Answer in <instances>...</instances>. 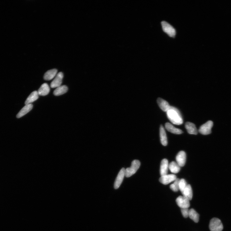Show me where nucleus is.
<instances>
[{
  "mask_svg": "<svg viewBox=\"0 0 231 231\" xmlns=\"http://www.w3.org/2000/svg\"><path fill=\"white\" fill-rule=\"evenodd\" d=\"M185 127L189 134L194 135L198 134V129L194 123L190 122H187L185 124Z\"/></svg>",
  "mask_w": 231,
  "mask_h": 231,
  "instance_id": "nucleus-14",
  "label": "nucleus"
},
{
  "mask_svg": "<svg viewBox=\"0 0 231 231\" xmlns=\"http://www.w3.org/2000/svg\"><path fill=\"white\" fill-rule=\"evenodd\" d=\"M68 90V87L65 85H61L56 88L53 92V94L56 96H58L66 93Z\"/></svg>",
  "mask_w": 231,
  "mask_h": 231,
  "instance_id": "nucleus-20",
  "label": "nucleus"
},
{
  "mask_svg": "<svg viewBox=\"0 0 231 231\" xmlns=\"http://www.w3.org/2000/svg\"><path fill=\"white\" fill-rule=\"evenodd\" d=\"M213 126L212 121L209 120L200 127L199 129V132L203 135L210 134L211 133V129Z\"/></svg>",
  "mask_w": 231,
  "mask_h": 231,
  "instance_id": "nucleus-5",
  "label": "nucleus"
},
{
  "mask_svg": "<svg viewBox=\"0 0 231 231\" xmlns=\"http://www.w3.org/2000/svg\"><path fill=\"white\" fill-rule=\"evenodd\" d=\"M181 212L184 218H186L189 217V210L188 208H181Z\"/></svg>",
  "mask_w": 231,
  "mask_h": 231,
  "instance_id": "nucleus-26",
  "label": "nucleus"
},
{
  "mask_svg": "<svg viewBox=\"0 0 231 231\" xmlns=\"http://www.w3.org/2000/svg\"><path fill=\"white\" fill-rule=\"evenodd\" d=\"M163 31L171 37H174L176 34V30L172 26L166 22L163 21L161 23Z\"/></svg>",
  "mask_w": 231,
  "mask_h": 231,
  "instance_id": "nucleus-4",
  "label": "nucleus"
},
{
  "mask_svg": "<svg viewBox=\"0 0 231 231\" xmlns=\"http://www.w3.org/2000/svg\"><path fill=\"white\" fill-rule=\"evenodd\" d=\"M190 200L184 196H180L176 200V203L178 206L181 208H188L190 206Z\"/></svg>",
  "mask_w": 231,
  "mask_h": 231,
  "instance_id": "nucleus-6",
  "label": "nucleus"
},
{
  "mask_svg": "<svg viewBox=\"0 0 231 231\" xmlns=\"http://www.w3.org/2000/svg\"><path fill=\"white\" fill-rule=\"evenodd\" d=\"M125 169L123 168L120 170L117 175L114 184V188L115 189L119 188L122 183L123 182L125 176Z\"/></svg>",
  "mask_w": 231,
  "mask_h": 231,
  "instance_id": "nucleus-8",
  "label": "nucleus"
},
{
  "mask_svg": "<svg viewBox=\"0 0 231 231\" xmlns=\"http://www.w3.org/2000/svg\"><path fill=\"white\" fill-rule=\"evenodd\" d=\"M57 72V70L56 69H51L47 71L45 73L44 76L45 80L49 81L53 79L56 76Z\"/></svg>",
  "mask_w": 231,
  "mask_h": 231,
  "instance_id": "nucleus-18",
  "label": "nucleus"
},
{
  "mask_svg": "<svg viewBox=\"0 0 231 231\" xmlns=\"http://www.w3.org/2000/svg\"><path fill=\"white\" fill-rule=\"evenodd\" d=\"M50 88L48 85L47 83L43 84L38 90V93L39 95L45 96L50 92Z\"/></svg>",
  "mask_w": 231,
  "mask_h": 231,
  "instance_id": "nucleus-17",
  "label": "nucleus"
},
{
  "mask_svg": "<svg viewBox=\"0 0 231 231\" xmlns=\"http://www.w3.org/2000/svg\"><path fill=\"white\" fill-rule=\"evenodd\" d=\"M209 229L211 231H222L223 226L221 221L217 218H213L210 221Z\"/></svg>",
  "mask_w": 231,
  "mask_h": 231,
  "instance_id": "nucleus-3",
  "label": "nucleus"
},
{
  "mask_svg": "<svg viewBox=\"0 0 231 231\" xmlns=\"http://www.w3.org/2000/svg\"><path fill=\"white\" fill-rule=\"evenodd\" d=\"M180 166L175 162H172L169 164V168L173 173H177L180 171Z\"/></svg>",
  "mask_w": 231,
  "mask_h": 231,
  "instance_id": "nucleus-22",
  "label": "nucleus"
},
{
  "mask_svg": "<svg viewBox=\"0 0 231 231\" xmlns=\"http://www.w3.org/2000/svg\"><path fill=\"white\" fill-rule=\"evenodd\" d=\"M165 127L168 131L174 134H179L183 133L181 130L176 128L171 124L169 123H166L165 124Z\"/></svg>",
  "mask_w": 231,
  "mask_h": 231,
  "instance_id": "nucleus-16",
  "label": "nucleus"
},
{
  "mask_svg": "<svg viewBox=\"0 0 231 231\" xmlns=\"http://www.w3.org/2000/svg\"><path fill=\"white\" fill-rule=\"evenodd\" d=\"M177 177L174 174H169L161 176L160 178L159 181L162 184L166 185L169 183L175 181L177 179Z\"/></svg>",
  "mask_w": 231,
  "mask_h": 231,
  "instance_id": "nucleus-9",
  "label": "nucleus"
},
{
  "mask_svg": "<svg viewBox=\"0 0 231 231\" xmlns=\"http://www.w3.org/2000/svg\"><path fill=\"white\" fill-rule=\"evenodd\" d=\"M187 185L185 179L182 178L180 180L179 183V190L182 193L183 192Z\"/></svg>",
  "mask_w": 231,
  "mask_h": 231,
  "instance_id": "nucleus-25",
  "label": "nucleus"
},
{
  "mask_svg": "<svg viewBox=\"0 0 231 231\" xmlns=\"http://www.w3.org/2000/svg\"><path fill=\"white\" fill-rule=\"evenodd\" d=\"M63 77V74L62 72L59 73L56 75L53 81L51 83V88H57L60 86L62 83Z\"/></svg>",
  "mask_w": 231,
  "mask_h": 231,
  "instance_id": "nucleus-7",
  "label": "nucleus"
},
{
  "mask_svg": "<svg viewBox=\"0 0 231 231\" xmlns=\"http://www.w3.org/2000/svg\"><path fill=\"white\" fill-rule=\"evenodd\" d=\"M169 164L167 159H163L161 162L160 172L161 176L167 175L168 173Z\"/></svg>",
  "mask_w": 231,
  "mask_h": 231,
  "instance_id": "nucleus-11",
  "label": "nucleus"
},
{
  "mask_svg": "<svg viewBox=\"0 0 231 231\" xmlns=\"http://www.w3.org/2000/svg\"><path fill=\"white\" fill-rule=\"evenodd\" d=\"M182 194L183 195L188 198L190 200L192 199L193 197V191L190 185L187 184Z\"/></svg>",
  "mask_w": 231,
  "mask_h": 231,
  "instance_id": "nucleus-21",
  "label": "nucleus"
},
{
  "mask_svg": "<svg viewBox=\"0 0 231 231\" xmlns=\"http://www.w3.org/2000/svg\"><path fill=\"white\" fill-rule=\"evenodd\" d=\"M33 105L30 104L26 105L16 115L17 118H20L27 114L33 108Z\"/></svg>",
  "mask_w": 231,
  "mask_h": 231,
  "instance_id": "nucleus-13",
  "label": "nucleus"
},
{
  "mask_svg": "<svg viewBox=\"0 0 231 231\" xmlns=\"http://www.w3.org/2000/svg\"><path fill=\"white\" fill-rule=\"evenodd\" d=\"M141 163L139 160H135L132 161L131 166L125 169V176L127 178L130 177L137 172L140 166Z\"/></svg>",
  "mask_w": 231,
  "mask_h": 231,
  "instance_id": "nucleus-2",
  "label": "nucleus"
},
{
  "mask_svg": "<svg viewBox=\"0 0 231 231\" xmlns=\"http://www.w3.org/2000/svg\"><path fill=\"white\" fill-rule=\"evenodd\" d=\"M177 163L180 167H183L185 165L186 160V155L184 151L180 152L176 157Z\"/></svg>",
  "mask_w": 231,
  "mask_h": 231,
  "instance_id": "nucleus-10",
  "label": "nucleus"
},
{
  "mask_svg": "<svg viewBox=\"0 0 231 231\" xmlns=\"http://www.w3.org/2000/svg\"><path fill=\"white\" fill-rule=\"evenodd\" d=\"M157 102L160 108L163 111L167 112L170 108L169 103L162 98H159L157 100Z\"/></svg>",
  "mask_w": 231,
  "mask_h": 231,
  "instance_id": "nucleus-12",
  "label": "nucleus"
},
{
  "mask_svg": "<svg viewBox=\"0 0 231 231\" xmlns=\"http://www.w3.org/2000/svg\"><path fill=\"white\" fill-rule=\"evenodd\" d=\"M180 180L179 178H177V179L174 181L173 183L172 184L170 187L173 191L177 192L179 190V183Z\"/></svg>",
  "mask_w": 231,
  "mask_h": 231,
  "instance_id": "nucleus-24",
  "label": "nucleus"
},
{
  "mask_svg": "<svg viewBox=\"0 0 231 231\" xmlns=\"http://www.w3.org/2000/svg\"><path fill=\"white\" fill-rule=\"evenodd\" d=\"M38 98L39 94L38 91H34L30 94L27 100H26L25 102V104L26 105L31 104V103L36 101Z\"/></svg>",
  "mask_w": 231,
  "mask_h": 231,
  "instance_id": "nucleus-19",
  "label": "nucleus"
},
{
  "mask_svg": "<svg viewBox=\"0 0 231 231\" xmlns=\"http://www.w3.org/2000/svg\"><path fill=\"white\" fill-rule=\"evenodd\" d=\"M160 137L161 143L163 146H166L168 144L167 138L166 133L162 125L160 127Z\"/></svg>",
  "mask_w": 231,
  "mask_h": 231,
  "instance_id": "nucleus-15",
  "label": "nucleus"
},
{
  "mask_svg": "<svg viewBox=\"0 0 231 231\" xmlns=\"http://www.w3.org/2000/svg\"><path fill=\"white\" fill-rule=\"evenodd\" d=\"M189 217L195 223H198L199 221V215L193 209H191L189 210Z\"/></svg>",
  "mask_w": 231,
  "mask_h": 231,
  "instance_id": "nucleus-23",
  "label": "nucleus"
},
{
  "mask_svg": "<svg viewBox=\"0 0 231 231\" xmlns=\"http://www.w3.org/2000/svg\"><path fill=\"white\" fill-rule=\"evenodd\" d=\"M167 115L168 119L173 124L178 125L183 124V120L181 113L176 108L171 106L167 112Z\"/></svg>",
  "mask_w": 231,
  "mask_h": 231,
  "instance_id": "nucleus-1",
  "label": "nucleus"
}]
</instances>
